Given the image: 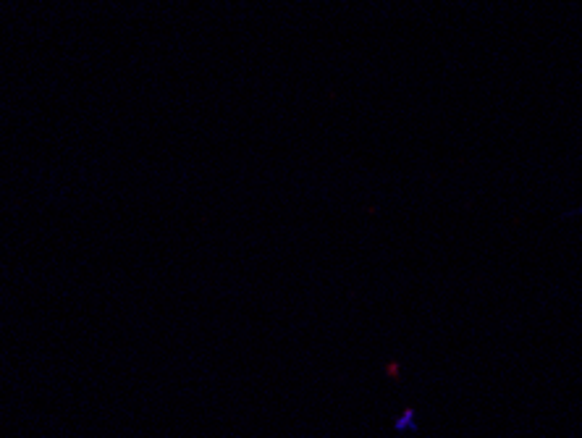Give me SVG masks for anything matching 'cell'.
<instances>
[{"label":"cell","instance_id":"cell-1","mask_svg":"<svg viewBox=\"0 0 582 438\" xmlns=\"http://www.w3.org/2000/svg\"><path fill=\"white\" fill-rule=\"evenodd\" d=\"M396 431H417V425H415V412H412V410L404 412L402 418L396 420Z\"/></svg>","mask_w":582,"mask_h":438}]
</instances>
